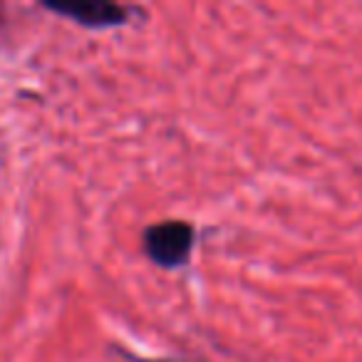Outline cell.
I'll return each instance as SVG.
<instances>
[{
	"mask_svg": "<svg viewBox=\"0 0 362 362\" xmlns=\"http://www.w3.org/2000/svg\"><path fill=\"white\" fill-rule=\"evenodd\" d=\"M194 226L179 218L154 223L144 231V253L161 268H179L189 261L194 248Z\"/></svg>",
	"mask_w": 362,
	"mask_h": 362,
	"instance_id": "1",
	"label": "cell"
},
{
	"mask_svg": "<svg viewBox=\"0 0 362 362\" xmlns=\"http://www.w3.org/2000/svg\"><path fill=\"white\" fill-rule=\"evenodd\" d=\"M42 6L85 28H117L124 25L129 16L124 6H117L110 0H45Z\"/></svg>",
	"mask_w": 362,
	"mask_h": 362,
	"instance_id": "2",
	"label": "cell"
}]
</instances>
